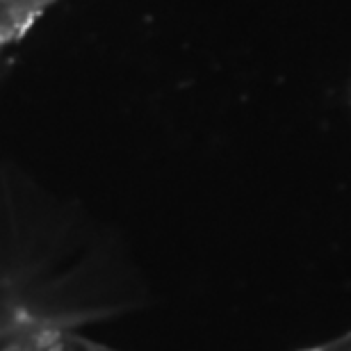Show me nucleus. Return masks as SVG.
Masks as SVG:
<instances>
[{"mask_svg": "<svg viewBox=\"0 0 351 351\" xmlns=\"http://www.w3.org/2000/svg\"><path fill=\"white\" fill-rule=\"evenodd\" d=\"M60 3L64 0H0V55L19 44Z\"/></svg>", "mask_w": 351, "mask_h": 351, "instance_id": "nucleus-1", "label": "nucleus"}, {"mask_svg": "<svg viewBox=\"0 0 351 351\" xmlns=\"http://www.w3.org/2000/svg\"><path fill=\"white\" fill-rule=\"evenodd\" d=\"M48 349V333L27 335V338L14 342V345L0 349V351H46Z\"/></svg>", "mask_w": 351, "mask_h": 351, "instance_id": "nucleus-2", "label": "nucleus"}]
</instances>
